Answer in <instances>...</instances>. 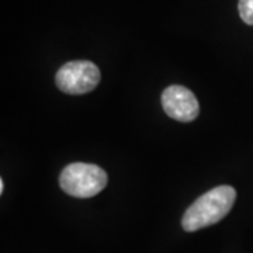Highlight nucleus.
Listing matches in <instances>:
<instances>
[{
  "label": "nucleus",
  "instance_id": "obj_3",
  "mask_svg": "<svg viewBox=\"0 0 253 253\" xmlns=\"http://www.w3.org/2000/svg\"><path fill=\"white\" fill-rule=\"evenodd\" d=\"M100 82L99 68L90 61H72L59 68L55 76L58 89L68 94L89 93Z\"/></svg>",
  "mask_w": 253,
  "mask_h": 253
},
{
  "label": "nucleus",
  "instance_id": "obj_5",
  "mask_svg": "<svg viewBox=\"0 0 253 253\" xmlns=\"http://www.w3.org/2000/svg\"><path fill=\"white\" fill-rule=\"evenodd\" d=\"M239 16L246 24L253 26V0H239Z\"/></svg>",
  "mask_w": 253,
  "mask_h": 253
},
{
  "label": "nucleus",
  "instance_id": "obj_4",
  "mask_svg": "<svg viewBox=\"0 0 253 253\" xmlns=\"http://www.w3.org/2000/svg\"><path fill=\"white\" fill-rule=\"evenodd\" d=\"M162 106L165 113L180 123L196 120L200 113L199 100L194 93L184 86L173 84L162 93Z\"/></svg>",
  "mask_w": 253,
  "mask_h": 253
},
{
  "label": "nucleus",
  "instance_id": "obj_6",
  "mask_svg": "<svg viewBox=\"0 0 253 253\" xmlns=\"http://www.w3.org/2000/svg\"><path fill=\"white\" fill-rule=\"evenodd\" d=\"M3 189H4V183L3 180H0V193H3Z\"/></svg>",
  "mask_w": 253,
  "mask_h": 253
},
{
  "label": "nucleus",
  "instance_id": "obj_2",
  "mask_svg": "<svg viewBox=\"0 0 253 253\" xmlns=\"http://www.w3.org/2000/svg\"><path fill=\"white\" fill-rule=\"evenodd\" d=\"M107 173L97 165L71 163L61 173V189L78 199H90L107 186Z\"/></svg>",
  "mask_w": 253,
  "mask_h": 253
},
{
  "label": "nucleus",
  "instance_id": "obj_1",
  "mask_svg": "<svg viewBox=\"0 0 253 253\" xmlns=\"http://www.w3.org/2000/svg\"><path fill=\"white\" fill-rule=\"evenodd\" d=\"M236 191L231 186H218L196 200L181 218L184 231L193 232L219 222L234 207Z\"/></svg>",
  "mask_w": 253,
  "mask_h": 253
}]
</instances>
